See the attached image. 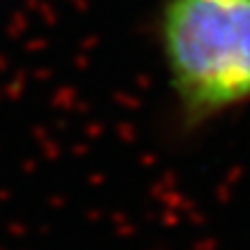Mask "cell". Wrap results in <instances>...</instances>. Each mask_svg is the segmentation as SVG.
Here are the masks:
<instances>
[{"instance_id": "6da1fadb", "label": "cell", "mask_w": 250, "mask_h": 250, "mask_svg": "<svg viewBox=\"0 0 250 250\" xmlns=\"http://www.w3.org/2000/svg\"><path fill=\"white\" fill-rule=\"evenodd\" d=\"M158 33L183 130L250 102V0H165Z\"/></svg>"}]
</instances>
